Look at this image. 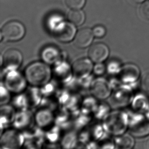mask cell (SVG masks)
<instances>
[{
  "instance_id": "obj_11",
  "label": "cell",
  "mask_w": 149,
  "mask_h": 149,
  "mask_svg": "<svg viewBox=\"0 0 149 149\" xmlns=\"http://www.w3.org/2000/svg\"><path fill=\"white\" fill-rule=\"evenodd\" d=\"M88 55L90 58L94 63H101L109 56V49L104 44L96 43L90 47Z\"/></svg>"
},
{
  "instance_id": "obj_27",
  "label": "cell",
  "mask_w": 149,
  "mask_h": 149,
  "mask_svg": "<svg viewBox=\"0 0 149 149\" xmlns=\"http://www.w3.org/2000/svg\"><path fill=\"white\" fill-rule=\"evenodd\" d=\"M107 133L105 131L102 124L95 125L93 126L90 132L91 137L94 138V140L96 141L102 140L104 136V135Z\"/></svg>"
},
{
  "instance_id": "obj_14",
  "label": "cell",
  "mask_w": 149,
  "mask_h": 149,
  "mask_svg": "<svg viewBox=\"0 0 149 149\" xmlns=\"http://www.w3.org/2000/svg\"><path fill=\"white\" fill-rule=\"evenodd\" d=\"M16 109L13 105L6 104L1 105V131L5 127L13 124L16 115Z\"/></svg>"
},
{
  "instance_id": "obj_26",
  "label": "cell",
  "mask_w": 149,
  "mask_h": 149,
  "mask_svg": "<svg viewBox=\"0 0 149 149\" xmlns=\"http://www.w3.org/2000/svg\"><path fill=\"white\" fill-rule=\"evenodd\" d=\"M109 112V105L104 103H99L97 108L93 115L97 119L103 120Z\"/></svg>"
},
{
  "instance_id": "obj_8",
  "label": "cell",
  "mask_w": 149,
  "mask_h": 149,
  "mask_svg": "<svg viewBox=\"0 0 149 149\" xmlns=\"http://www.w3.org/2000/svg\"><path fill=\"white\" fill-rule=\"evenodd\" d=\"M35 123L34 115L28 109L18 110L16 112L12 126L19 130H24L32 127Z\"/></svg>"
},
{
  "instance_id": "obj_18",
  "label": "cell",
  "mask_w": 149,
  "mask_h": 149,
  "mask_svg": "<svg viewBox=\"0 0 149 149\" xmlns=\"http://www.w3.org/2000/svg\"><path fill=\"white\" fill-rule=\"evenodd\" d=\"M97 99L93 96L90 97H86L85 99L81 100V112L87 115L93 114L97 108L99 102Z\"/></svg>"
},
{
  "instance_id": "obj_29",
  "label": "cell",
  "mask_w": 149,
  "mask_h": 149,
  "mask_svg": "<svg viewBox=\"0 0 149 149\" xmlns=\"http://www.w3.org/2000/svg\"><path fill=\"white\" fill-rule=\"evenodd\" d=\"M86 0H65L66 4L72 9H81L85 5Z\"/></svg>"
},
{
  "instance_id": "obj_5",
  "label": "cell",
  "mask_w": 149,
  "mask_h": 149,
  "mask_svg": "<svg viewBox=\"0 0 149 149\" xmlns=\"http://www.w3.org/2000/svg\"><path fill=\"white\" fill-rule=\"evenodd\" d=\"M27 81L25 77L22 76L19 73L12 71L7 74L4 85L11 93L19 94L22 93L26 89Z\"/></svg>"
},
{
  "instance_id": "obj_28",
  "label": "cell",
  "mask_w": 149,
  "mask_h": 149,
  "mask_svg": "<svg viewBox=\"0 0 149 149\" xmlns=\"http://www.w3.org/2000/svg\"><path fill=\"white\" fill-rule=\"evenodd\" d=\"M11 100L12 98L11 96V92L5 86V85H1L0 98L1 105L8 104Z\"/></svg>"
},
{
  "instance_id": "obj_32",
  "label": "cell",
  "mask_w": 149,
  "mask_h": 149,
  "mask_svg": "<svg viewBox=\"0 0 149 149\" xmlns=\"http://www.w3.org/2000/svg\"><path fill=\"white\" fill-rule=\"evenodd\" d=\"M105 71V67L101 63H98L94 67V72L95 74L101 75L103 74Z\"/></svg>"
},
{
  "instance_id": "obj_33",
  "label": "cell",
  "mask_w": 149,
  "mask_h": 149,
  "mask_svg": "<svg viewBox=\"0 0 149 149\" xmlns=\"http://www.w3.org/2000/svg\"><path fill=\"white\" fill-rule=\"evenodd\" d=\"M141 85L145 91H149V73L143 76L141 80Z\"/></svg>"
},
{
  "instance_id": "obj_24",
  "label": "cell",
  "mask_w": 149,
  "mask_h": 149,
  "mask_svg": "<svg viewBox=\"0 0 149 149\" xmlns=\"http://www.w3.org/2000/svg\"><path fill=\"white\" fill-rule=\"evenodd\" d=\"M117 145L122 149H131L134 141L133 138L128 134L123 135L118 137L116 140Z\"/></svg>"
},
{
  "instance_id": "obj_16",
  "label": "cell",
  "mask_w": 149,
  "mask_h": 149,
  "mask_svg": "<svg viewBox=\"0 0 149 149\" xmlns=\"http://www.w3.org/2000/svg\"><path fill=\"white\" fill-rule=\"evenodd\" d=\"M139 67L133 64H128L124 66L121 72V79L125 82H133L137 80L139 76Z\"/></svg>"
},
{
  "instance_id": "obj_10",
  "label": "cell",
  "mask_w": 149,
  "mask_h": 149,
  "mask_svg": "<svg viewBox=\"0 0 149 149\" xmlns=\"http://www.w3.org/2000/svg\"><path fill=\"white\" fill-rule=\"evenodd\" d=\"M22 61V55L19 51L15 48L9 49L1 57V65L3 62L6 68L11 70L17 69Z\"/></svg>"
},
{
  "instance_id": "obj_7",
  "label": "cell",
  "mask_w": 149,
  "mask_h": 149,
  "mask_svg": "<svg viewBox=\"0 0 149 149\" xmlns=\"http://www.w3.org/2000/svg\"><path fill=\"white\" fill-rule=\"evenodd\" d=\"M77 29L71 22H62L54 28L53 34L54 37L61 42H69L74 38Z\"/></svg>"
},
{
  "instance_id": "obj_12",
  "label": "cell",
  "mask_w": 149,
  "mask_h": 149,
  "mask_svg": "<svg viewBox=\"0 0 149 149\" xmlns=\"http://www.w3.org/2000/svg\"><path fill=\"white\" fill-rule=\"evenodd\" d=\"M129 127L131 134L136 136H143L149 133V122L143 117L132 119Z\"/></svg>"
},
{
  "instance_id": "obj_6",
  "label": "cell",
  "mask_w": 149,
  "mask_h": 149,
  "mask_svg": "<svg viewBox=\"0 0 149 149\" xmlns=\"http://www.w3.org/2000/svg\"><path fill=\"white\" fill-rule=\"evenodd\" d=\"M91 95L99 101H104L111 95V87L109 83L101 78L96 79L91 83L90 87Z\"/></svg>"
},
{
  "instance_id": "obj_34",
  "label": "cell",
  "mask_w": 149,
  "mask_h": 149,
  "mask_svg": "<svg viewBox=\"0 0 149 149\" xmlns=\"http://www.w3.org/2000/svg\"><path fill=\"white\" fill-rule=\"evenodd\" d=\"M99 149H116L115 145L112 143H105L102 145H101Z\"/></svg>"
},
{
  "instance_id": "obj_23",
  "label": "cell",
  "mask_w": 149,
  "mask_h": 149,
  "mask_svg": "<svg viewBox=\"0 0 149 149\" xmlns=\"http://www.w3.org/2000/svg\"><path fill=\"white\" fill-rule=\"evenodd\" d=\"M13 106L15 109L18 110H26L29 108L28 101L26 95L23 93L17 94L16 97L12 100Z\"/></svg>"
},
{
  "instance_id": "obj_4",
  "label": "cell",
  "mask_w": 149,
  "mask_h": 149,
  "mask_svg": "<svg viewBox=\"0 0 149 149\" xmlns=\"http://www.w3.org/2000/svg\"><path fill=\"white\" fill-rule=\"evenodd\" d=\"M25 28L20 22L12 21L3 27L1 33L2 37L7 41H15L20 40L25 34Z\"/></svg>"
},
{
  "instance_id": "obj_2",
  "label": "cell",
  "mask_w": 149,
  "mask_h": 149,
  "mask_svg": "<svg viewBox=\"0 0 149 149\" xmlns=\"http://www.w3.org/2000/svg\"><path fill=\"white\" fill-rule=\"evenodd\" d=\"M102 125L107 133L113 135H121L127 126L126 116L120 111L111 112L103 120Z\"/></svg>"
},
{
  "instance_id": "obj_9",
  "label": "cell",
  "mask_w": 149,
  "mask_h": 149,
  "mask_svg": "<svg viewBox=\"0 0 149 149\" xmlns=\"http://www.w3.org/2000/svg\"><path fill=\"white\" fill-rule=\"evenodd\" d=\"M35 123L40 129H47L52 126L55 116L51 109L43 107L34 115Z\"/></svg>"
},
{
  "instance_id": "obj_3",
  "label": "cell",
  "mask_w": 149,
  "mask_h": 149,
  "mask_svg": "<svg viewBox=\"0 0 149 149\" xmlns=\"http://www.w3.org/2000/svg\"><path fill=\"white\" fill-rule=\"evenodd\" d=\"M25 137L19 130L6 129L1 132V149H21L24 145Z\"/></svg>"
},
{
  "instance_id": "obj_19",
  "label": "cell",
  "mask_w": 149,
  "mask_h": 149,
  "mask_svg": "<svg viewBox=\"0 0 149 149\" xmlns=\"http://www.w3.org/2000/svg\"><path fill=\"white\" fill-rule=\"evenodd\" d=\"M42 58L49 63H56L60 58V54L58 49L54 47H48L43 51Z\"/></svg>"
},
{
  "instance_id": "obj_17",
  "label": "cell",
  "mask_w": 149,
  "mask_h": 149,
  "mask_svg": "<svg viewBox=\"0 0 149 149\" xmlns=\"http://www.w3.org/2000/svg\"><path fill=\"white\" fill-rule=\"evenodd\" d=\"M79 143V135L75 131L67 132L61 139V146L63 149H75Z\"/></svg>"
},
{
  "instance_id": "obj_25",
  "label": "cell",
  "mask_w": 149,
  "mask_h": 149,
  "mask_svg": "<svg viewBox=\"0 0 149 149\" xmlns=\"http://www.w3.org/2000/svg\"><path fill=\"white\" fill-rule=\"evenodd\" d=\"M90 115L81 112L77 113L75 115V118L74 121L75 127L77 129H82L87 126V124L90 122Z\"/></svg>"
},
{
  "instance_id": "obj_30",
  "label": "cell",
  "mask_w": 149,
  "mask_h": 149,
  "mask_svg": "<svg viewBox=\"0 0 149 149\" xmlns=\"http://www.w3.org/2000/svg\"><path fill=\"white\" fill-rule=\"evenodd\" d=\"M139 11L143 18L149 20V0L141 5Z\"/></svg>"
},
{
  "instance_id": "obj_22",
  "label": "cell",
  "mask_w": 149,
  "mask_h": 149,
  "mask_svg": "<svg viewBox=\"0 0 149 149\" xmlns=\"http://www.w3.org/2000/svg\"><path fill=\"white\" fill-rule=\"evenodd\" d=\"M68 18L73 24L79 26L83 24L85 22V13L80 9H73L69 13Z\"/></svg>"
},
{
  "instance_id": "obj_1",
  "label": "cell",
  "mask_w": 149,
  "mask_h": 149,
  "mask_svg": "<svg viewBox=\"0 0 149 149\" xmlns=\"http://www.w3.org/2000/svg\"><path fill=\"white\" fill-rule=\"evenodd\" d=\"M26 81L34 87H41L49 83L52 72L50 67L45 63L36 62L29 65L24 73Z\"/></svg>"
},
{
  "instance_id": "obj_36",
  "label": "cell",
  "mask_w": 149,
  "mask_h": 149,
  "mask_svg": "<svg viewBox=\"0 0 149 149\" xmlns=\"http://www.w3.org/2000/svg\"><path fill=\"white\" fill-rule=\"evenodd\" d=\"M147 149H149V139L147 143Z\"/></svg>"
},
{
  "instance_id": "obj_31",
  "label": "cell",
  "mask_w": 149,
  "mask_h": 149,
  "mask_svg": "<svg viewBox=\"0 0 149 149\" xmlns=\"http://www.w3.org/2000/svg\"><path fill=\"white\" fill-rule=\"evenodd\" d=\"M93 33L94 37L98 38H101L104 37L106 34V30L104 27L97 26L93 29Z\"/></svg>"
},
{
  "instance_id": "obj_13",
  "label": "cell",
  "mask_w": 149,
  "mask_h": 149,
  "mask_svg": "<svg viewBox=\"0 0 149 149\" xmlns=\"http://www.w3.org/2000/svg\"><path fill=\"white\" fill-rule=\"evenodd\" d=\"M93 68V63L90 60L87 58L81 59L73 64V73L77 77L84 78L88 76Z\"/></svg>"
},
{
  "instance_id": "obj_21",
  "label": "cell",
  "mask_w": 149,
  "mask_h": 149,
  "mask_svg": "<svg viewBox=\"0 0 149 149\" xmlns=\"http://www.w3.org/2000/svg\"><path fill=\"white\" fill-rule=\"evenodd\" d=\"M60 127L58 125L52 126L47 128V132L45 134V138L50 143H56L59 139H61L62 135H61Z\"/></svg>"
},
{
  "instance_id": "obj_20",
  "label": "cell",
  "mask_w": 149,
  "mask_h": 149,
  "mask_svg": "<svg viewBox=\"0 0 149 149\" xmlns=\"http://www.w3.org/2000/svg\"><path fill=\"white\" fill-rule=\"evenodd\" d=\"M28 101L29 108L35 107L41 104L42 101V94L41 91L33 89L25 93Z\"/></svg>"
},
{
  "instance_id": "obj_35",
  "label": "cell",
  "mask_w": 149,
  "mask_h": 149,
  "mask_svg": "<svg viewBox=\"0 0 149 149\" xmlns=\"http://www.w3.org/2000/svg\"><path fill=\"white\" fill-rule=\"evenodd\" d=\"M131 2L135 3H140L141 2H143L145 0H130Z\"/></svg>"
},
{
  "instance_id": "obj_15",
  "label": "cell",
  "mask_w": 149,
  "mask_h": 149,
  "mask_svg": "<svg viewBox=\"0 0 149 149\" xmlns=\"http://www.w3.org/2000/svg\"><path fill=\"white\" fill-rule=\"evenodd\" d=\"M93 31L90 29L84 28L81 29L76 34L74 42L77 46L84 48L90 46L92 42L94 37Z\"/></svg>"
}]
</instances>
